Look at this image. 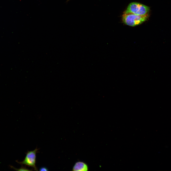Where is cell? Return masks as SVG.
I'll return each mask as SVG.
<instances>
[{
	"label": "cell",
	"mask_w": 171,
	"mask_h": 171,
	"mask_svg": "<svg viewBox=\"0 0 171 171\" xmlns=\"http://www.w3.org/2000/svg\"><path fill=\"white\" fill-rule=\"evenodd\" d=\"M150 10V8L147 6L139 3L133 2L129 5L124 13L144 15L149 13Z\"/></svg>",
	"instance_id": "7a4b0ae2"
},
{
	"label": "cell",
	"mask_w": 171,
	"mask_h": 171,
	"mask_svg": "<svg viewBox=\"0 0 171 171\" xmlns=\"http://www.w3.org/2000/svg\"><path fill=\"white\" fill-rule=\"evenodd\" d=\"M88 167L85 163L82 161L76 162L72 168V171H86L88 170Z\"/></svg>",
	"instance_id": "277c9868"
},
{
	"label": "cell",
	"mask_w": 171,
	"mask_h": 171,
	"mask_svg": "<svg viewBox=\"0 0 171 171\" xmlns=\"http://www.w3.org/2000/svg\"><path fill=\"white\" fill-rule=\"evenodd\" d=\"M38 149L36 148L33 151H28L24 159L22 161L18 162L21 164L31 167L35 170L38 171L36 163V153Z\"/></svg>",
	"instance_id": "3957f363"
},
{
	"label": "cell",
	"mask_w": 171,
	"mask_h": 171,
	"mask_svg": "<svg viewBox=\"0 0 171 171\" xmlns=\"http://www.w3.org/2000/svg\"><path fill=\"white\" fill-rule=\"evenodd\" d=\"M39 170L40 171H48V170L46 167H42L40 168Z\"/></svg>",
	"instance_id": "8992f818"
},
{
	"label": "cell",
	"mask_w": 171,
	"mask_h": 171,
	"mask_svg": "<svg viewBox=\"0 0 171 171\" xmlns=\"http://www.w3.org/2000/svg\"><path fill=\"white\" fill-rule=\"evenodd\" d=\"M69 0H67L66 2H67L68 1H69Z\"/></svg>",
	"instance_id": "52a82bcc"
},
{
	"label": "cell",
	"mask_w": 171,
	"mask_h": 171,
	"mask_svg": "<svg viewBox=\"0 0 171 171\" xmlns=\"http://www.w3.org/2000/svg\"><path fill=\"white\" fill-rule=\"evenodd\" d=\"M149 16V13L144 15H141L131 13H124L122 19L123 22L125 24L134 27L141 24L145 21Z\"/></svg>",
	"instance_id": "6da1fadb"
},
{
	"label": "cell",
	"mask_w": 171,
	"mask_h": 171,
	"mask_svg": "<svg viewBox=\"0 0 171 171\" xmlns=\"http://www.w3.org/2000/svg\"><path fill=\"white\" fill-rule=\"evenodd\" d=\"M12 167L13 169H14L16 171H32L31 170H29L26 167H24V166H22L19 169H16V168H15L14 167L12 166Z\"/></svg>",
	"instance_id": "5b68a950"
}]
</instances>
